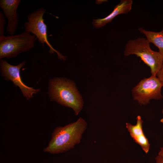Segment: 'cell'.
<instances>
[{
	"instance_id": "9c48e42d",
	"label": "cell",
	"mask_w": 163,
	"mask_h": 163,
	"mask_svg": "<svg viewBox=\"0 0 163 163\" xmlns=\"http://www.w3.org/2000/svg\"><path fill=\"white\" fill-rule=\"evenodd\" d=\"M136 119L137 122L135 125L126 123V127L135 142L139 145L145 153L147 154L150 149V144L143 132V121L140 116H137Z\"/></svg>"
},
{
	"instance_id": "30bf717a",
	"label": "cell",
	"mask_w": 163,
	"mask_h": 163,
	"mask_svg": "<svg viewBox=\"0 0 163 163\" xmlns=\"http://www.w3.org/2000/svg\"><path fill=\"white\" fill-rule=\"evenodd\" d=\"M133 1L132 0H121L114 8L113 11L104 18L93 19L92 24L94 27L98 28L110 22L116 16L121 14L128 13L132 9Z\"/></svg>"
},
{
	"instance_id": "2e32d148",
	"label": "cell",
	"mask_w": 163,
	"mask_h": 163,
	"mask_svg": "<svg viewBox=\"0 0 163 163\" xmlns=\"http://www.w3.org/2000/svg\"><path fill=\"white\" fill-rule=\"evenodd\" d=\"M162 113L163 115V108L162 110ZM160 122L162 123L163 124V117L160 120Z\"/></svg>"
},
{
	"instance_id": "9a60e30c",
	"label": "cell",
	"mask_w": 163,
	"mask_h": 163,
	"mask_svg": "<svg viewBox=\"0 0 163 163\" xmlns=\"http://www.w3.org/2000/svg\"><path fill=\"white\" fill-rule=\"evenodd\" d=\"M158 155L163 158V147L160 148Z\"/></svg>"
},
{
	"instance_id": "7c38bea8",
	"label": "cell",
	"mask_w": 163,
	"mask_h": 163,
	"mask_svg": "<svg viewBox=\"0 0 163 163\" xmlns=\"http://www.w3.org/2000/svg\"><path fill=\"white\" fill-rule=\"evenodd\" d=\"M5 24V20L4 14L0 11V37L5 36L4 27Z\"/></svg>"
},
{
	"instance_id": "277c9868",
	"label": "cell",
	"mask_w": 163,
	"mask_h": 163,
	"mask_svg": "<svg viewBox=\"0 0 163 163\" xmlns=\"http://www.w3.org/2000/svg\"><path fill=\"white\" fill-rule=\"evenodd\" d=\"M36 36L24 31L20 34L0 37V59L11 58L34 46Z\"/></svg>"
},
{
	"instance_id": "52a82bcc",
	"label": "cell",
	"mask_w": 163,
	"mask_h": 163,
	"mask_svg": "<svg viewBox=\"0 0 163 163\" xmlns=\"http://www.w3.org/2000/svg\"><path fill=\"white\" fill-rule=\"evenodd\" d=\"M25 64L23 61L16 66L12 65L3 59H0V66L1 75L7 81L11 80L16 86L19 87L23 95L28 100L33 97L40 89H35L26 85L21 80L20 75L21 68Z\"/></svg>"
},
{
	"instance_id": "8992f818",
	"label": "cell",
	"mask_w": 163,
	"mask_h": 163,
	"mask_svg": "<svg viewBox=\"0 0 163 163\" xmlns=\"http://www.w3.org/2000/svg\"><path fill=\"white\" fill-rule=\"evenodd\" d=\"M162 85L156 76L151 75L142 79L132 90L133 99L140 105L146 106L151 100L163 98L161 94Z\"/></svg>"
},
{
	"instance_id": "3957f363",
	"label": "cell",
	"mask_w": 163,
	"mask_h": 163,
	"mask_svg": "<svg viewBox=\"0 0 163 163\" xmlns=\"http://www.w3.org/2000/svg\"><path fill=\"white\" fill-rule=\"evenodd\" d=\"M125 56L135 55L150 68L151 75L156 76L163 61V56L159 52L152 50L146 38L140 37L129 40L125 45Z\"/></svg>"
},
{
	"instance_id": "6da1fadb",
	"label": "cell",
	"mask_w": 163,
	"mask_h": 163,
	"mask_svg": "<svg viewBox=\"0 0 163 163\" xmlns=\"http://www.w3.org/2000/svg\"><path fill=\"white\" fill-rule=\"evenodd\" d=\"M88 124L80 117L76 121L64 126H58L53 132L48 146L43 149L52 154L65 152L73 149L81 141Z\"/></svg>"
},
{
	"instance_id": "5b68a950",
	"label": "cell",
	"mask_w": 163,
	"mask_h": 163,
	"mask_svg": "<svg viewBox=\"0 0 163 163\" xmlns=\"http://www.w3.org/2000/svg\"><path fill=\"white\" fill-rule=\"evenodd\" d=\"M46 11L45 9L42 7L28 15L27 21L24 24L25 31L35 35L39 43L43 44H46L49 48L50 53L53 54L56 52L59 59L65 60L66 57L55 49L48 40L47 27L43 18Z\"/></svg>"
},
{
	"instance_id": "5bb4252c",
	"label": "cell",
	"mask_w": 163,
	"mask_h": 163,
	"mask_svg": "<svg viewBox=\"0 0 163 163\" xmlns=\"http://www.w3.org/2000/svg\"><path fill=\"white\" fill-rule=\"evenodd\" d=\"M156 163H163V158L158 155L155 158Z\"/></svg>"
},
{
	"instance_id": "7a4b0ae2",
	"label": "cell",
	"mask_w": 163,
	"mask_h": 163,
	"mask_svg": "<svg viewBox=\"0 0 163 163\" xmlns=\"http://www.w3.org/2000/svg\"><path fill=\"white\" fill-rule=\"evenodd\" d=\"M50 100L72 109L77 115L82 110L84 102L74 82L65 78L55 77L49 81Z\"/></svg>"
},
{
	"instance_id": "8fae6325",
	"label": "cell",
	"mask_w": 163,
	"mask_h": 163,
	"mask_svg": "<svg viewBox=\"0 0 163 163\" xmlns=\"http://www.w3.org/2000/svg\"><path fill=\"white\" fill-rule=\"evenodd\" d=\"M141 33L145 35L147 40L158 48L159 52L163 56V28L160 32L148 31L142 27L138 29Z\"/></svg>"
},
{
	"instance_id": "4fadbf2b",
	"label": "cell",
	"mask_w": 163,
	"mask_h": 163,
	"mask_svg": "<svg viewBox=\"0 0 163 163\" xmlns=\"http://www.w3.org/2000/svg\"><path fill=\"white\" fill-rule=\"evenodd\" d=\"M156 76L160 81L163 87V61L161 67L157 73Z\"/></svg>"
},
{
	"instance_id": "ba28073f",
	"label": "cell",
	"mask_w": 163,
	"mask_h": 163,
	"mask_svg": "<svg viewBox=\"0 0 163 163\" xmlns=\"http://www.w3.org/2000/svg\"><path fill=\"white\" fill-rule=\"evenodd\" d=\"M21 2L20 0H0V7L8 19L6 32L10 35H14L19 21L17 10Z\"/></svg>"
}]
</instances>
